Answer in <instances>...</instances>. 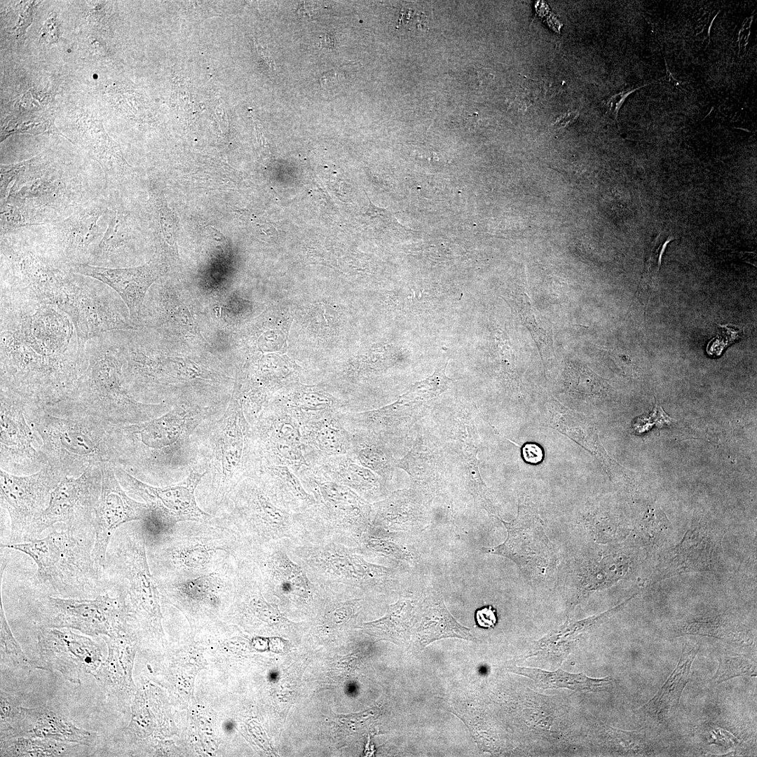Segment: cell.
<instances>
[{
	"instance_id": "obj_3",
	"label": "cell",
	"mask_w": 757,
	"mask_h": 757,
	"mask_svg": "<svg viewBox=\"0 0 757 757\" xmlns=\"http://www.w3.org/2000/svg\"><path fill=\"white\" fill-rule=\"evenodd\" d=\"M154 347L148 333L133 334L118 347L123 381L136 400L172 407L229 402L221 394L233 383L229 376L202 362L166 355Z\"/></svg>"
},
{
	"instance_id": "obj_63",
	"label": "cell",
	"mask_w": 757,
	"mask_h": 757,
	"mask_svg": "<svg viewBox=\"0 0 757 757\" xmlns=\"http://www.w3.org/2000/svg\"><path fill=\"white\" fill-rule=\"evenodd\" d=\"M232 728H233V727H232V724H231V723H229V722H228V723H227V724L226 725V729H227L228 730H230V729H231Z\"/></svg>"
},
{
	"instance_id": "obj_50",
	"label": "cell",
	"mask_w": 757,
	"mask_h": 757,
	"mask_svg": "<svg viewBox=\"0 0 757 757\" xmlns=\"http://www.w3.org/2000/svg\"><path fill=\"white\" fill-rule=\"evenodd\" d=\"M1 661L8 666L30 671L37 669L36 663L29 660L13 636L6 620L2 602L0 608Z\"/></svg>"
},
{
	"instance_id": "obj_7",
	"label": "cell",
	"mask_w": 757,
	"mask_h": 757,
	"mask_svg": "<svg viewBox=\"0 0 757 757\" xmlns=\"http://www.w3.org/2000/svg\"><path fill=\"white\" fill-rule=\"evenodd\" d=\"M200 426L194 441L197 456L210 475L205 500L214 514L245 477L252 448V427L235 388L221 415Z\"/></svg>"
},
{
	"instance_id": "obj_22",
	"label": "cell",
	"mask_w": 757,
	"mask_h": 757,
	"mask_svg": "<svg viewBox=\"0 0 757 757\" xmlns=\"http://www.w3.org/2000/svg\"><path fill=\"white\" fill-rule=\"evenodd\" d=\"M251 427L250 460L285 465L297 476L311 468L304 453L301 425L291 414L267 404Z\"/></svg>"
},
{
	"instance_id": "obj_29",
	"label": "cell",
	"mask_w": 757,
	"mask_h": 757,
	"mask_svg": "<svg viewBox=\"0 0 757 757\" xmlns=\"http://www.w3.org/2000/svg\"><path fill=\"white\" fill-rule=\"evenodd\" d=\"M258 572L245 554L236 558L231 600L236 610L254 623L279 631L293 632L301 623L289 620L274 602L266 599Z\"/></svg>"
},
{
	"instance_id": "obj_51",
	"label": "cell",
	"mask_w": 757,
	"mask_h": 757,
	"mask_svg": "<svg viewBox=\"0 0 757 757\" xmlns=\"http://www.w3.org/2000/svg\"><path fill=\"white\" fill-rule=\"evenodd\" d=\"M1 141L8 136L16 133L32 135L59 133L53 118L48 116L35 117L8 118L1 130Z\"/></svg>"
},
{
	"instance_id": "obj_5",
	"label": "cell",
	"mask_w": 757,
	"mask_h": 757,
	"mask_svg": "<svg viewBox=\"0 0 757 757\" xmlns=\"http://www.w3.org/2000/svg\"><path fill=\"white\" fill-rule=\"evenodd\" d=\"M158 585L208 574L245 548L229 529L210 521L177 523L146 540Z\"/></svg>"
},
{
	"instance_id": "obj_9",
	"label": "cell",
	"mask_w": 757,
	"mask_h": 757,
	"mask_svg": "<svg viewBox=\"0 0 757 757\" xmlns=\"http://www.w3.org/2000/svg\"><path fill=\"white\" fill-rule=\"evenodd\" d=\"M210 521L231 531L245 550L275 541L295 545L306 540L301 513L276 505L250 477L240 482Z\"/></svg>"
},
{
	"instance_id": "obj_27",
	"label": "cell",
	"mask_w": 757,
	"mask_h": 757,
	"mask_svg": "<svg viewBox=\"0 0 757 757\" xmlns=\"http://www.w3.org/2000/svg\"><path fill=\"white\" fill-rule=\"evenodd\" d=\"M721 540L709 524L695 519L680 543L662 557L650 582L688 572L714 570L720 560Z\"/></svg>"
},
{
	"instance_id": "obj_2",
	"label": "cell",
	"mask_w": 757,
	"mask_h": 757,
	"mask_svg": "<svg viewBox=\"0 0 757 757\" xmlns=\"http://www.w3.org/2000/svg\"><path fill=\"white\" fill-rule=\"evenodd\" d=\"M229 402L210 406L180 403L149 421L113 425L112 463L144 482H167L189 470L197 460L196 431L223 411Z\"/></svg>"
},
{
	"instance_id": "obj_46",
	"label": "cell",
	"mask_w": 757,
	"mask_h": 757,
	"mask_svg": "<svg viewBox=\"0 0 757 757\" xmlns=\"http://www.w3.org/2000/svg\"><path fill=\"white\" fill-rule=\"evenodd\" d=\"M552 413V425L558 430L572 438L586 449L594 454L607 468L613 465L610 457L601 445L593 425L585 417L575 414L563 407L554 405L550 409Z\"/></svg>"
},
{
	"instance_id": "obj_58",
	"label": "cell",
	"mask_w": 757,
	"mask_h": 757,
	"mask_svg": "<svg viewBox=\"0 0 757 757\" xmlns=\"http://www.w3.org/2000/svg\"><path fill=\"white\" fill-rule=\"evenodd\" d=\"M521 456L525 462L538 464L543 461L544 452L540 445L536 443H526L521 448Z\"/></svg>"
},
{
	"instance_id": "obj_57",
	"label": "cell",
	"mask_w": 757,
	"mask_h": 757,
	"mask_svg": "<svg viewBox=\"0 0 757 757\" xmlns=\"http://www.w3.org/2000/svg\"><path fill=\"white\" fill-rule=\"evenodd\" d=\"M475 621L480 628H494L498 622L496 609L491 605L477 609L475 612Z\"/></svg>"
},
{
	"instance_id": "obj_43",
	"label": "cell",
	"mask_w": 757,
	"mask_h": 757,
	"mask_svg": "<svg viewBox=\"0 0 757 757\" xmlns=\"http://www.w3.org/2000/svg\"><path fill=\"white\" fill-rule=\"evenodd\" d=\"M698 649L699 646L689 650L683 648L676 667L655 695L643 706L648 714L662 721L676 707L688 683L690 667Z\"/></svg>"
},
{
	"instance_id": "obj_34",
	"label": "cell",
	"mask_w": 757,
	"mask_h": 757,
	"mask_svg": "<svg viewBox=\"0 0 757 757\" xmlns=\"http://www.w3.org/2000/svg\"><path fill=\"white\" fill-rule=\"evenodd\" d=\"M17 736L88 746L95 741L98 734L77 727L59 710L43 705L21 707L18 723L11 737Z\"/></svg>"
},
{
	"instance_id": "obj_31",
	"label": "cell",
	"mask_w": 757,
	"mask_h": 757,
	"mask_svg": "<svg viewBox=\"0 0 757 757\" xmlns=\"http://www.w3.org/2000/svg\"><path fill=\"white\" fill-rule=\"evenodd\" d=\"M71 268L74 273L97 279L116 291L127 306L131 320L137 327L147 292L163 272L162 266L155 261L130 268H107L88 264Z\"/></svg>"
},
{
	"instance_id": "obj_36",
	"label": "cell",
	"mask_w": 757,
	"mask_h": 757,
	"mask_svg": "<svg viewBox=\"0 0 757 757\" xmlns=\"http://www.w3.org/2000/svg\"><path fill=\"white\" fill-rule=\"evenodd\" d=\"M311 468L324 478L350 488L371 503L383 499L390 493L387 483L373 471L360 465L350 453L320 459Z\"/></svg>"
},
{
	"instance_id": "obj_4",
	"label": "cell",
	"mask_w": 757,
	"mask_h": 757,
	"mask_svg": "<svg viewBox=\"0 0 757 757\" xmlns=\"http://www.w3.org/2000/svg\"><path fill=\"white\" fill-rule=\"evenodd\" d=\"M84 353L85 366L75 385L64 399L45 407L49 412L89 416L122 425L151 420L172 408L165 403L139 402L129 393L107 333L88 340Z\"/></svg>"
},
{
	"instance_id": "obj_39",
	"label": "cell",
	"mask_w": 757,
	"mask_h": 757,
	"mask_svg": "<svg viewBox=\"0 0 757 757\" xmlns=\"http://www.w3.org/2000/svg\"><path fill=\"white\" fill-rule=\"evenodd\" d=\"M294 416L301 423L314 416L332 411L345 412L346 404L327 392L297 386L273 396L267 403Z\"/></svg>"
},
{
	"instance_id": "obj_47",
	"label": "cell",
	"mask_w": 757,
	"mask_h": 757,
	"mask_svg": "<svg viewBox=\"0 0 757 757\" xmlns=\"http://www.w3.org/2000/svg\"><path fill=\"white\" fill-rule=\"evenodd\" d=\"M402 533L370 525L362 536L359 547L366 557H382L398 564L414 562L415 553L404 543Z\"/></svg>"
},
{
	"instance_id": "obj_48",
	"label": "cell",
	"mask_w": 757,
	"mask_h": 757,
	"mask_svg": "<svg viewBox=\"0 0 757 757\" xmlns=\"http://www.w3.org/2000/svg\"><path fill=\"white\" fill-rule=\"evenodd\" d=\"M74 744L42 738L12 737L1 739V756L39 757L69 756Z\"/></svg>"
},
{
	"instance_id": "obj_30",
	"label": "cell",
	"mask_w": 757,
	"mask_h": 757,
	"mask_svg": "<svg viewBox=\"0 0 757 757\" xmlns=\"http://www.w3.org/2000/svg\"><path fill=\"white\" fill-rule=\"evenodd\" d=\"M435 498L414 484L394 491L372 503L371 526L403 533L419 531L428 524V507Z\"/></svg>"
},
{
	"instance_id": "obj_44",
	"label": "cell",
	"mask_w": 757,
	"mask_h": 757,
	"mask_svg": "<svg viewBox=\"0 0 757 757\" xmlns=\"http://www.w3.org/2000/svg\"><path fill=\"white\" fill-rule=\"evenodd\" d=\"M350 453L362 466L371 470L387 484L392 480L396 468V458L390 447L376 435L353 432Z\"/></svg>"
},
{
	"instance_id": "obj_45",
	"label": "cell",
	"mask_w": 757,
	"mask_h": 757,
	"mask_svg": "<svg viewBox=\"0 0 757 757\" xmlns=\"http://www.w3.org/2000/svg\"><path fill=\"white\" fill-rule=\"evenodd\" d=\"M508 671L530 678L543 689L566 688L578 691L599 692L608 690L613 684L610 676L589 678L584 674H571L563 670L547 671L540 669L511 667Z\"/></svg>"
},
{
	"instance_id": "obj_33",
	"label": "cell",
	"mask_w": 757,
	"mask_h": 757,
	"mask_svg": "<svg viewBox=\"0 0 757 757\" xmlns=\"http://www.w3.org/2000/svg\"><path fill=\"white\" fill-rule=\"evenodd\" d=\"M395 467L407 473L411 484L435 497L444 488L446 472L444 451L429 432H418L411 449L396 459Z\"/></svg>"
},
{
	"instance_id": "obj_56",
	"label": "cell",
	"mask_w": 757,
	"mask_h": 757,
	"mask_svg": "<svg viewBox=\"0 0 757 757\" xmlns=\"http://www.w3.org/2000/svg\"><path fill=\"white\" fill-rule=\"evenodd\" d=\"M650 83H646L642 86L638 87L634 89H627L626 90L621 91L611 96L605 104L606 109V114L612 116L613 119L618 123V116L620 107L625 101L626 98L634 91L639 90L641 87L646 86Z\"/></svg>"
},
{
	"instance_id": "obj_55",
	"label": "cell",
	"mask_w": 757,
	"mask_h": 757,
	"mask_svg": "<svg viewBox=\"0 0 757 757\" xmlns=\"http://www.w3.org/2000/svg\"><path fill=\"white\" fill-rule=\"evenodd\" d=\"M725 332V339L722 335H717L711 340L714 341H720L718 343L709 342L707 347V352L711 356L720 355L724 348L730 345L732 342L736 341L740 337L741 331L737 327L721 325Z\"/></svg>"
},
{
	"instance_id": "obj_38",
	"label": "cell",
	"mask_w": 757,
	"mask_h": 757,
	"mask_svg": "<svg viewBox=\"0 0 757 757\" xmlns=\"http://www.w3.org/2000/svg\"><path fill=\"white\" fill-rule=\"evenodd\" d=\"M125 629L112 636L103 637L107 646L106 659L91 674L107 697L119 704L130 682V650L124 640Z\"/></svg>"
},
{
	"instance_id": "obj_52",
	"label": "cell",
	"mask_w": 757,
	"mask_h": 757,
	"mask_svg": "<svg viewBox=\"0 0 757 757\" xmlns=\"http://www.w3.org/2000/svg\"><path fill=\"white\" fill-rule=\"evenodd\" d=\"M744 675L756 676V664L744 655H723L720 657L718 670L711 681L720 683Z\"/></svg>"
},
{
	"instance_id": "obj_13",
	"label": "cell",
	"mask_w": 757,
	"mask_h": 757,
	"mask_svg": "<svg viewBox=\"0 0 757 757\" xmlns=\"http://www.w3.org/2000/svg\"><path fill=\"white\" fill-rule=\"evenodd\" d=\"M289 543L271 542L245 549L244 554L255 566L266 597L286 610L308 613L319 606L324 592L292 558L287 548Z\"/></svg>"
},
{
	"instance_id": "obj_24",
	"label": "cell",
	"mask_w": 757,
	"mask_h": 757,
	"mask_svg": "<svg viewBox=\"0 0 757 757\" xmlns=\"http://www.w3.org/2000/svg\"><path fill=\"white\" fill-rule=\"evenodd\" d=\"M101 468L102 486L93 522L95 538L91 556L97 566L104 567L107 548L115 531L124 524L146 520L150 509L126 493L111 462L102 463Z\"/></svg>"
},
{
	"instance_id": "obj_6",
	"label": "cell",
	"mask_w": 757,
	"mask_h": 757,
	"mask_svg": "<svg viewBox=\"0 0 757 757\" xmlns=\"http://www.w3.org/2000/svg\"><path fill=\"white\" fill-rule=\"evenodd\" d=\"M25 412L41 439V452L64 476L79 477L91 465L112 463L113 425L89 416L54 414L27 400Z\"/></svg>"
},
{
	"instance_id": "obj_62",
	"label": "cell",
	"mask_w": 757,
	"mask_h": 757,
	"mask_svg": "<svg viewBox=\"0 0 757 757\" xmlns=\"http://www.w3.org/2000/svg\"><path fill=\"white\" fill-rule=\"evenodd\" d=\"M664 62H665V67H666V69H667V71H667V77L669 81L670 82V83L671 85L675 86H678L680 85V83L678 82V81H677L672 76L671 73L669 71L665 58H664Z\"/></svg>"
},
{
	"instance_id": "obj_35",
	"label": "cell",
	"mask_w": 757,
	"mask_h": 757,
	"mask_svg": "<svg viewBox=\"0 0 757 757\" xmlns=\"http://www.w3.org/2000/svg\"><path fill=\"white\" fill-rule=\"evenodd\" d=\"M339 412L318 414L300 423L304 453L310 466L322 458L350 453L351 435Z\"/></svg>"
},
{
	"instance_id": "obj_17",
	"label": "cell",
	"mask_w": 757,
	"mask_h": 757,
	"mask_svg": "<svg viewBox=\"0 0 757 757\" xmlns=\"http://www.w3.org/2000/svg\"><path fill=\"white\" fill-rule=\"evenodd\" d=\"M507 531L505 540L493 547H484L487 554L502 556L514 562L531 576L550 571L557 564V554L547 538L536 507L524 496L519 498L517 517L510 521L498 519Z\"/></svg>"
},
{
	"instance_id": "obj_12",
	"label": "cell",
	"mask_w": 757,
	"mask_h": 757,
	"mask_svg": "<svg viewBox=\"0 0 757 757\" xmlns=\"http://www.w3.org/2000/svg\"><path fill=\"white\" fill-rule=\"evenodd\" d=\"M195 463L185 478L175 484L161 486L144 482L121 466L113 464L116 477L126 493L142 499L150 509L149 518L140 523L146 540L177 523L209 521L213 517V514L201 509L197 503V486L208 471L194 466Z\"/></svg>"
},
{
	"instance_id": "obj_42",
	"label": "cell",
	"mask_w": 757,
	"mask_h": 757,
	"mask_svg": "<svg viewBox=\"0 0 757 757\" xmlns=\"http://www.w3.org/2000/svg\"><path fill=\"white\" fill-rule=\"evenodd\" d=\"M407 595H401L394 603L387 608L386 614L376 620L362 622L355 628L367 634L390 641L397 644L405 642L409 637L414 619V608Z\"/></svg>"
},
{
	"instance_id": "obj_37",
	"label": "cell",
	"mask_w": 757,
	"mask_h": 757,
	"mask_svg": "<svg viewBox=\"0 0 757 757\" xmlns=\"http://www.w3.org/2000/svg\"><path fill=\"white\" fill-rule=\"evenodd\" d=\"M415 634L423 647L444 638L475 641L470 629L456 620L445 606L442 594L434 589L428 592L421 603V621Z\"/></svg>"
},
{
	"instance_id": "obj_11",
	"label": "cell",
	"mask_w": 757,
	"mask_h": 757,
	"mask_svg": "<svg viewBox=\"0 0 757 757\" xmlns=\"http://www.w3.org/2000/svg\"><path fill=\"white\" fill-rule=\"evenodd\" d=\"M1 250V291L61 306L74 274L71 266L39 243L4 240Z\"/></svg>"
},
{
	"instance_id": "obj_59",
	"label": "cell",
	"mask_w": 757,
	"mask_h": 757,
	"mask_svg": "<svg viewBox=\"0 0 757 757\" xmlns=\"http://www.w3.org/2000/svg\"><path fill=\"white\" fill-rule=\"evenodd\" d=\"M579 113L578 111L566 112L559 116L552 125L556 128H564L573 123L577 119Z\"/></svg>"
},
{
	"instance_id": "obj_18",
	"label": "cell",
	"mask_w": 757,
	"mask_h": 757,
	"mask_svg": "<svg viewBox=\"0 0 757 757\" xmlns=\"http://www.w3.org/2000/svg\"><path fill=\"white\" fill-rule=\"evenodd\" d=\"M27 400L0 388V469L29 475L47 465L40 448L41 441L26 417Z\"/></svg>"
},
{
	"instance_id": "obj_16",
	"label": "cell",
	"mask_w": 757,
	"mask_h": 757,
	"mask_svg": "<svg viewBox=\"0 0 757 757\" xmlns=\"http://www.w3.org/2000/svg\"><path fill=\"white\" fill-rule=\"evenodd\" d=\"M2 547L30 557L37 567L34 580L43 585H84L83 579L93 568V557L81 548L70 530L53 531L41 539L4 544Z\"/></svg>"
},
{
	"instance_id": "obj_49",
	"label": "cell",
	"mask_w": 757,
	"mask_h": 757,
	"mask_svg": "<svg viewBox=\"0 0 757 757\" xmlns=\"http://www.w3.org/2000/svg\"><path fill=\"white\" fill-rule=\"evenodd\" d=\"M448 360H442L426 378L416 381L404 393L411 400L430 402L449 389L453 379L446 374Z\"/></svg>"
},
{
	"instance_id": "obj_40",
	"label": "cell",
	"mask_w": 757,
	"mask_h": 757,
	"mask_svg": "<svg viewBox=\"0 0 757 757\" xmlns=\"http://www.w3.org/2000/svg\"><path fill=\"white\" fill-rule=\"evenodd\" d=\"M83 145L102 166L107 183L123 173L125 163L116 142L108 135L101 121L83 116L76 121Z\"/></svg>"
},
{
	"instance_id": "obj_8",
	"label": "cell",
	"mask_w": 757,
	"mask_h": 757,
	"mask_svg": "<svg viewBox=\"0 0 757 757\" xmlns=\"http://www.w3.org/2000/svg\"><path fill=\"white\" fill-rule=\"evenodd\" d=\"M287 548L314 583L334 594L365 598L393 591L400 584L397 568L368 561L359 546L305 541Z\"/></svg>"
},
{
	"instance_id": "obj_41",
	"label": "cell",
	"mask_w": 757,
	"mask_h": 757,
	"mask_svg": "<svg viewBox=\"0 0 757 757\" xmlns=\"http://www.w3.org/2000/svg\"><path fill=\"white\" fill-rule=\"evenodd\" d=\"M454 449L460 454L465 488L472 495L475 503L498 519L500 518L492 502L490 491L484 483L479 471L477 458V434L468 433L454 438Z\"/></svg>"
},
{
	"instance_id": "obj_23",
	"label": "cell",
	"mask_w": 757,
	"mask_h": 757,
	"mask_svg": "<svg viewBox=\"0 0 757 757\" xmlns=\"http://www.w3.org/2000/svg\"><path fill=\"white\" fill-rule=\"evenodd\" d=\"M68 628L39 627L37 632V669L58 671L74 684L81 676L92 674L102 662L99 645L91 639Z\"/></svg>"
},
{
	"instance_id": "obj_60",
	"label": "cell",
	"mask_w": 757,
	"mask_h": 757,
	"mask_svg": "<svg viewBox=\"0 0 757 757\" xmlns=\"http://www.w3.org/2000/svg\"><path fill=\"white\" fill-rule=\"evenodd\" d=\"M320 44L321 47L329 49L334 46V41L330 35L326 34L320 37Z\"/></svg>"
},
{
	"instance_id": "obj_20",
	"label": "cell",
	"mask_w": 757,
	"mask_h": 757,
	"mask_svg": "<svg viewBox=\"0 0 757 757\" xmlns=\"http://www.w3.org/2000/svg\"><path fill=\"white\" fill-rule=\"evenodd\" d=\"M64 477L48 464L25 475L0 469L1 505L10 517L12 543L24 542L31 524L46 508L51 492Z\"/></svg>"
},
{
	"instance_id": "obj_15",
	"label": "cell",
	"mask_w": 757,
	"mask_h": 757,
	"mask_svg": "<svg viewBox=\"0 0 757 757\" xmlns=\"http://www.w3.org/2000/svg\"><path fill=\"white\" fill-rule=\"evenodd\" d=\"M126 595L107 594L94 599L48 596L42 604L40 627L68 628L84 634L112 636L125 628Z\"/></svg>"
},
{
	"instance_id": "obj_1",
	"label": "cell",
	"mask_w": 757,
	"mask_h": 757,
	"mask_svg": "<svg viewBox=\"0 0 757 757\" xmlns=\"http://www.w3.org/2000/svg\"><path fill=\"white\" fill-rule=\"evenodd\" d=\"M84 345L57 306L1 291L0 388L43 407L62 400L83 370Z\"/></svg>"
},
{
	"instance_id": "obj_32",
	"label": "cell",
	"mask_w": 757,
	"mask_h": 757,
	"mask_svg": "<svg viewBox=\"0 0 757 757\" xmlns=\"http://www.w3.org/2000/svg\"><path fill=\"white\" fill-rule=\"evenodd\" d=\"M245 477L255 480L278 507L292 513L311 509L315 500L289 468L250 460Z\"/></svg>"
},
{
	"instance_id": "obj_26",
	"label": "cell",
	"mask_w": 757,
	"mask_h": 757,
	"mask_svg": "<svg viewBox=\"0 0 757 757\" xmlns=\"http://www.w3.org/2000/svg\"><path fill=\"white\" fill-rule=\"evenodd\" d=\"M430 402L411 400L404 393L391 404L359 412H339L349 432L376 435L393 450L408 435L411 428L428 411Z\"/></svg>"
},
{
	"instance_id": "obj_28",
	"label": "cell",
	"mask_w": 757,
	"mask_h": 757,
	"mask_svg": "<svg viewBox=\"0 0 757 757\" xmlns=\"http://www.w3.org/2000/svg\"><path fill=\"white\" fill-rule=\"evenodd\" d=\"M237 557H231L208 574L178 583L158 585L159 589L193 615L217 611L224 600H231Z\"/></svg>"
},
{
	"instance_id": "obj_14",
	"label": "cell",
	"mask_w": 757,
	"mask_h": 757,
	"mask_svg": "<svg viewBox=\"0 0 757 757\" xmlns=\"http://www.w3.org/2000/svg\"><path fill=\"white\" fill-rule=\"evenodd\" d=\"M74 277L60 308L71 319L81 343L107 332L138 329L111 287L76 273Z\"/></svg>"
},
{
	"instance_id": "obj_25",
	"label": "cell",
	"mask_w": 757,
	"mask_h": 757,
	"mask_svg": "<svg viewBox=\"0 0 757 757\" xmlns=\"http://www.w3.org/2000/svg\"><path fill=\"white\" fill-rule=\"evenodd\" d=\"M107 209L101 203H91L55 224L47 237L39 242L62 262L72 267L89 264L100 240L98 221Z\"/></svg>"
},
{
	"instance_id": "obj_21",
	"label": "cell",
	"mask_w": 757,
	"mask_h": 757,
	"mask_svg": "<svg viewBox=\"0 0 757 757\" xmlns=\"http://www.w3.org/2000/svg\"><path fill=\"white\" fill-rule=\"evenodd\" d=\"M116 566L126 581V599L149 627L157 632L161 625L160 589L150 568L140 524L124 532L117 549Z\"/></svg>"
},
{
	"instance_id": "obj_19",
	"label": "cell",
	"mask_w": 757,
	"mask_h": 757,
	"mask_svg": "<svg viewBox=\"0 0 757 757\" xmlns=\"http://www.w3.org/2000/svg\"><path fill=\"white\" fill-rule=\"evenodd\" d=\"M101 465L90 466L79 477H64L51 492L46 508L31 524L24 542L37 538L56 523L69 527L93 523L101 492Z\"/></svg>"
},
{
	"instance_id": "obj_10",
	"label": "cell",
	"mask_w": 757,
	"mask_h": 757,
	"mask_svg": "<svg viewBox=\"0 0 757 757\" xmlns=\"http://www.w3.org/2000/svg\"><path fill=\"white\" fill-rule=\"evenodd\" d=\"M298 477L316 502L301 513L306 533L305 541H334L359 546L362 536L371 523L372 503L311 468Z\"/></svg>"
},
{
	"instance_id": "obj_61",
	"label": "cell",
	"mask_w": 757,
	"mask_h": 757,
	"mask_svg": "<svg viewBox=\"0 0 757 757\" xmlns=\"http://www.w3.org/2000/svg\"><path fill=\"white\" fill-rule=\"evenodd\" d=\"M674 240L673 237H669L667 238V240L662 244L661 250H660L659 256H658V260H657V268H658L659 271H660V265H661L662 257V254H663V253H664V252L665 250V248L667 247V244L669 242H671V240Z\"/></svg>"
},
{
	"instance_id": "obj_54",
	"label": "cell",
	"mask_w": 757,
	"mask_h": 757,
	"mask_svg": "<svg viewBox=\"0 0 757 757\" xmlns=\"http://www.w3.org/2000/svg\"><path fill=\"white\" fill-rule=\"evenodd\" d=\"M727 629V622L721 618H704L685 622L681 628V634H699L709 636L723 635Z\"/></svg>"
},
{
	"instance_id": "obj_53",
	"label": "cell",
	"mask_w": 757,
	"mask_h": 757,
	"mask_svg": "<svg viewBox=\"0 0 757 757\" xmlns=\"http://www.w3.org/2000/svg\"><path fill=\"white\" fill-rule=\"evenodd\" d=\"M21 706L19 701L8 693L1 689L0 729L1 739L11 737L18 723Z\"/></svg>"
}]
</instances>
